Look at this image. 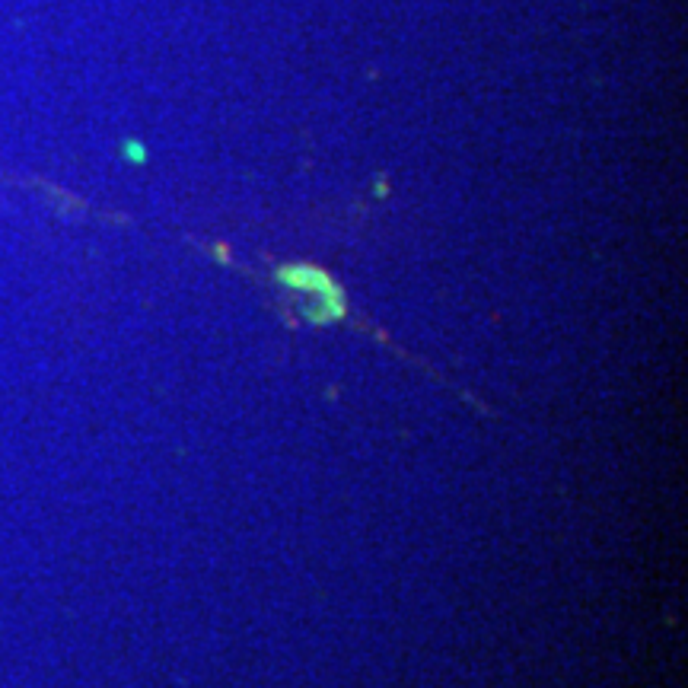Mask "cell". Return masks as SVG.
Returning <instances> with one entry per match:
<instances>
[{
  "label": "cell",
  "instance_id": "obj_1",
  "mask_svg": "<svg viewBox=\"0 0 688 688\" xmlns=\"http://www.w3.org/2000/svg\"><path fill=\"white\" fill-rule=\"evenodd\" d=\"M278 281L294 290L297 297H303V313L309 322H319V325H329L335 319L348 316V297H344V290L316 265H284L278 271Z\"/></svg>",
  "mask_w": 688,
  "mask_h": 688
}]
</instances>
